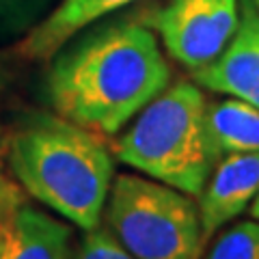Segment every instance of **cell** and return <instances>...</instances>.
Here are the masks:
<instances>
[{"instance_id":"1","label":"cell","mask_w":259,"mask_h":259,"mask_svg":"<svg viewBox=\"0 0 259 259\" xmlns=\"http://www.w3.org/2000/svg\"><path fill=\"white\" fill-rule=\"evenodd\" d=\"M168 80L171 67L156 35L141 22L121 20L56 52L46 97L59 117L108 136L164 91Z\"/></svg>"},{"instance_id":"2","label":"cell","mask_w":259,"mask_h":259,"mask_svg":"<svg viewBox=\"0 0 259 259\" xmlns=\"http://www.w3.org/2000/svg\"><path fill=\"white\" fill-rule=\"evenodd\" d=\"M7 160L30 197L84 231L100 225L115 166L102 134L35 112L11 132Z\"/></svg>"},{"instance_id":"3","label":"cell","mask_w":259,"mask_h":259,"mask_svg":"<svg viewBox=\"0 0 259 259\" xmlns=\"http://www.w3.org/2000/svg\"><path fill=\"white\" fill-rule=\"evenodd\" d=\"M205 106L199 87L182 80L143 108L112 153L151 180L199 197L221 160L205 125Z\"/></svg>"},{"instance_id":"4","label":"cell","mask_w":259,"mask_h":259,"mask_svg":"<svg viewBox=\"0 0 259 259\" xmlns=\"http://www.w3.org/2000/svg\"><path fill=\"white\" fill-rule=\"evenodd\" d=\"M108 227L136 259H199L205 248L199 205L177 188L119 175L108 190Z\"/></svg>"},{"instance_id":"5","label":"cell","mask_w":259,"mask_h":259,"mask_svg":"<svg viewBox=\"0 0 259 259\" xmlns=\"http://www.w3.org/2000/svg\"><path fill=\"white\" fill-rule=\"evenodd\" d=\"M147 24L177 63L197 71L212 63L236 35L238 0H166L149 13Z\"/></svg>"},{"instance_id":"6","label":"cell","mask_w":259,"mask_h":259,"mask_svg":"<svg viewBox=\"0 0 259 259\" xmlns=\"http://www.w3.org/2000/svg\"><path fill=\"white\" fill-rule=\"evenodd\" d=\"M259 192V151L227 153L218 160L199 192L201 231L205 244L223 225L240 216Z\"/></svg>"},{"instance_id":"7","label":"cell","mask_w":259,"mask_h":259,"mask_svg":"<svg viewBox=\"0 0 259 259\" xmlns=\"http://www.w3.org/2000/svg\"><path fill=\"white\" fill-rule=\"evenodd\" d=\"M192 74L194 80L209 91L233 95L259 108V32L244 13L225 50Z\"/></svg>"},{"instance_id":"8","label":"cell","mask_w":259,"mask_h":259,"mask_svg":"<svg viewBox=\"0 0 259 259\" xmlns=\"http://www.w3.org/2000/svg\"><path fill=\"white\" fill-rule=\"evenodd\" d=\"M71 229L20 203L0 218V259H69Z\"/></svg>"},{"instance_id":"9","label":"cell","mask_w":259,"mask_h":259,"mask_svg":"<svg viewBox=\"0 0 259 259\" xmlns=\"http://www.w3.org/2000/svg\"><path fill=\"white\" fill-rule=\"evenodd\" d=\"M136 0H61L15 48L26 61H48L89 24Z\"/></svg>"},{"instance_id":"10","label":"cell","mask_w":259,"mask_h":259,"mask_svg":"<svg viewBox=\"0 0 259 259\" xmlns=\"http://www.w3.org/2000/svg\"><path fill=\"white\" fill-rule=\"evenodd\" d=\"M205 125L218 156L259 151V108L242 100H223L205 106Z\"/></svg>"},{"instance_id":"11","label":"cell","mask_w":259,"mask_h":259,"mask_svg":"<svg viewBox=\"0 0 259 259\" xmlns=\"http://www.w3.org/2000/svg\"><path fill=\"white\" fill-rule=\"evenodd\" d=\"M205 259H259V221L233 225L214 242Z\"/></svg>"},{"instance_id":"12","label":"cell","mask_w":259,"mask_h":259,"mask_svg":"<svg viewBox=\"0 0 259 259\" xmlns=\"http://www.w3.org/2000/svg\"><path fill=\"white\" fill-rule=\"evenodd\" d=\"M54 0H0V39L28 32Z\"/></svg>"},{"instance_id":"13","label":"cell","mask_w":259,"mask_h":259,"mask_svg":"<svg viewBox=\"0 0 259 259\" xmlns=\"http://www.w3.org/2000/svg\"><path fill=\"white\" fill-rule=\"evenodd\" d=\"M76 259H136V257L130 255L121 246V242L112 236L108 227L97 225L95 229H89L84 233Z\"/></svg>"},{"instance_id":"14","label":"cell","mask_w":259,"mask_h":259,"mask_svg":"<svg viewBox=\"0 0 259 259\" xmlns=\"http://www.w3.org/2000/svg\"><path fill=\"white\" fill-rule=\"evenodd\" d=\"M22 203V194L15 186L7 180L0 166V218H5L13 207H18Z\"/></svg>"},{"instance_id":"15","label":"cell","mask_w":259,"mask_h":259,"mask_svg":"<svg viewBox=\"0 0 259 259\" xmlns=\"http://www.w3.org/2000/svg\"><path fill=\"white\" fill-rule=\"evenodd\" d=\"M242 7L248 9L255 18H259V0H242Z\"/></svg>"},{"instance_id":"16","label":"cell","mask_w":259,"mask_h":259,"mask_svg":"<svg viewBox=\"0 0 259 259\" xmlns=\"http://www.w3.org/2000/svg\"><path fill=\"white\" fill-rule=\"evenodd\" d=\"M248 207H250V216H253V218H255V221H259V192L255 194L253 203H250Z\"/></svg>"},{"instance_id":"17","label":"cell","mask_w":259,"mask_h":259,"mask_svg":"<svg viewBox=\"0 0 259 259\" xmlns=\"http://www.w3.org/2000/svg\"><path fill=\"white\" fill-rule=\"evenodd\" d=\"M242 13H244V15H246V18L250 20V24H253V28H255V30L259 32V18H255V15H253V13H250L248 9H244V7H242Z\"/></svg>"},{"instance_id":"18","label":"cell","mask_w":259,"mask_h":259,"mask_svg":"<svg viewBox=\"0 0 259 259\" xmlns=\"http://www.w3.org/2000/svg\"><path fill=\"white\" fill-rule=\"evenodd\" d=\"M7 80H9V74H7V69H5V65L0 63V91L5 89V84H7Z\"/></svg>"}]
</instances>
